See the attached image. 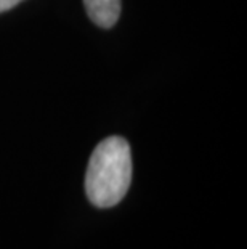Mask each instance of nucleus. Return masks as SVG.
<instances>
[{
	"label": "nucleus",
	"mask_w": 247,
	"mask_h": 249,
	"mask_svg": "<svg viewBox=\"0 0 247 249\" xmlns=\"http://www.w3.org/2000/svg\"><path fill=\"white\" fill-rule=\"evenodd\" d=\"M132 153L122 137H108L93 150L85 174V193L97 208L119 204L132 182Z\"/></svg>",
	"instance_id": "nucleus-1"
},
{
	"label": "nucleus",
	"mask_w": 247,
	"mask_h": 249,
	"mask_svg": "<svg viewBox=\"0 0 247 249\" xmlns=\"http://www.w3.org/2000/svg\"><path fill=\"white\" fill-rule=\"evenodd\" d=\"M90 19L99 28L109 29L120 17V0H83Z\"/></svg>",
	"instance_id": "nucleus-2"
},
{
	"label": "nucleus",
	"mask_w": 247,
	"mask_h": 249,
	"mask_svg": "<svg viewBox=\"0 0 247 249\" xmlns=\"http://www.w3.org/2000/svg\"><path fill=\"white\" fill-rule=\"evenodd\" d=\"M19 2H23V0H0V13L7 12V10L16 7Z\"/></svg>",
	"instance_id": "nucleus-3"
}]
</instances>
